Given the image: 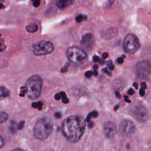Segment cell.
Wrapping results in <instances>:
<instances>
[{"mask_svg": "<svg viewBox=\"0 0 151 151\" xmlns=\"http://www.w3.org/2000/svg\"><path fill=\"white\" fill-rule=\"evenodd\" d=\"M86 129V120L78 115H72L63 122L61 132L63 136L71 142H77L83 136Z\"/></svg>", "mask_w": 151, "mask_h": 151, "instance_id": "obj_1", "label": "cell"}, {"mask_svg": "<svg viewBox=\"0 0 151 151\" xmlns=\"http://www.w3.org/2000/svg\"><path fill=\"white\" fill-rule=\"evenodd\" d=\"M53 130L52 120L48 117L39 119L34 127V134L36 139L43 140L48 137Z\"/></svg>", "mask_w": 151, "mask_h": 151, "instance_id": "obj_2", "label": "cell"}, {"mask_svg": "<svg viewBox=\"0 0 151 151\" xmlns=\"http://www.w3.org/2000/svg\"><path fill=\"white\" fill-rule=\"evenodd\" d=\"M42 86V79L38 75H34L30 77L26 81L27 95L32 100L38 99L41 93Z\"/></svg>", "mask_w": 151, "mask_h": 151, "instance_id": "obj_3", "label": "cell"}, {"mask_svg": "<svg viewBox=\"0 0 151 151\" xmlns=\"http://www.w3.org/2000/svg\"><path fill=\"white\" fill-rule=\"evenodd\" d=\"M66 55L70 62L77 65L83 64L87 58L86 52L78 46L68 48L66 51Z\"/></svg>", "mask_w": 151, "mask_h": 151, "instance_id": "obj_4", "label": "cell"}, {"mask_svg": "<svg viewBox=\"0 0 151 151\" xmlns=\"http://www.w3.org/2000/svg\"><path fill=\"white\" fill-rule=\"evenodd\" d=\"M123 46L126 52L133 54L139 49L140 44L137 37L135 35L129 34L125 37Z\"/></svg>", "mask_w": 151, "mask_h": 151, "instance_id": "obj_5", "label": "cell"}, {"mask_svg": "<svg viewBox=\"0 0 151 151\" xmlns=\"http://www.w3.org/2000/svg\"><path fill=\"white\" fill-rule=\"evenodd\" d=\"M32 50L34 55L40 56L51 53L54 51V45L50 41H41L32 45Z\"/></svg>", "mask_w": 151, "mask_h": 151, "instance_id": "obj_6", "label": "cell"}, {"mask_svg": "<svg viewBox=\"0 0 151 151\" xmlns=\"http://www.w3.org/2000/svg\"><path fill=\"white\" fill-rule=\"evenodd\" d=\"M135 74L139 78L145 79L151 74V62L144 60L139 62L136 66Z\"/></svg>", "mask_w": 151, "mask_h": 151, "instance_id": "obj_7", "label": "cell"}, {"mask_svg": "<svg viewBox=\"0 0 151 151\" xmlns=\"http://www.w3.org/2000/svg\"><path fill=\"white\" fill-rule=\"evenodd\" d=\"M133 116L140 122H145L148 118V111L147 109L141 104L134 105L132 109Z\"/></svg>", "mask_w": 151, "mask_h": 151, "instance_id": "obj_8", "label": "cell"}, {"mask_svg": "<svg viewBox=\"0 0 151 151\" xmlns=\"http://www.w3.org/2000/svg\"><path fill=\"white\" fill-rule=\"evenodd\" d=\"M135 129V126L132 122L124 120L120 124L119 132L122 136L130 137L134 133Z\"/></svg>", "mask_w": 151, "mask_h": 151, "instance_id": "obj_9", "label": "cell"}, {"mask_svg": "<svg viewBox=\"0 0 151 151\" xmlns=\"http://www.w3.org/2000/svg\"><path fill=\"white\" fill-rule=\"evenodd\" d=\"M103 132L106 137L111 138L114 137L116 133L117 129L116 124L111 122H107L104 124Z\"/></svg>", "mask_w": 151, "mask_h": 151, "instance_id": "obj_10", "label": "cell"}, {"mask_svg": "<svg viewBox=\"0 0 151 151\" xmlns=\"http://www.w3.org/2000/svg\"><path fill=\"white\" fill-rule=\"evenodd\" d=\"M81 44L85 49L88 50H91L94 44V38L93 35L90 33L85 34L81 38Z\"/></svg>", "mask_w": 151, "mask_h": 151, "instance_id": "obj_11", "label": "cell"}, {"mask_svg": "<svg viewBox=\"0 0 151 151\" xmlns=\"http://www.w3.org/2000/svg\"><path fill=\"white\" fill-rule=\"evenodd\" d=\"M74 0H55L57 6L60 9H64L71 5Z\"/></svg>", "mask_w": 151, "mask_h": 151, "instance_id": "obj_12", "label": "cell"}, {"mask_svg": "<svg viewBox=\"0 0 151 151\" xmlns=\"http://www.w3.org/2000/svg\"><path fill=\"white\" fill-rule=\"evenodd\" d=\"M117 35V29L116 28H110L107 29L103 34V37L104 38H111Z\"/></svg>", "mask_w": 151, "mask_h": 151, "instance_id": "obj_13", "label": "cell"}, {"mask_svg": "<svg viewBox=\"0 0 151 151\" xmlns=\"http://www.w3.org/2000/svg\"><path fill=\"white\" fill-rule=\"evenodd\" d=\"M25 29L27 32L33 33V32H35L37 31V30L38 29V27L37 24H35L34 22H32V23H30L29 24H28V25H27L25 27Z\"/></svg>", "mask_w": 151, "mask_h": 151, "instance_id": "obj_14", "label": "cell"}, {"mask_svg": "<svg viewBox=\"0 0 151 151\" xmlns=\"http://www.w3.org/2000/svg\"><path fill=\"white\" fill-rule=\"evenodd\" d=\"M9 95V91L4 87H0V100L4 99Z\"/></svg>", "mask_w": 151, "mask_h": 151, "instance_id": "obj_15", "label": "cell"}, {"mask_svg": "<svg viewBox=\"0 0 151 151\" xmlns=\"http://www.w3.org/2000/svg\"><path fill=\"white\" fill-rule=\"evenodd\" d=\"M8 119V114L4 111H0V124L5 122Z\"/></svg>", "mask_w": 151, "mask_h": 151, "instance_id": "obj_16", "label": "cell"}, {"mask_svg": "<svg viewBox=\"0 0 151 151\" xmlns=\"http://www.w3.org/2000/svg\"><path fill=\"white\" fill-rule=\"evenodd\" d=\"M98 114H99V113H98V112L97 111H93L90 112V113L88 114V115L87 116V118L86 119V121L87 122H90L91 118L97 117Z\"/></svg>", "mask_w": 151, "mask_h": 151, "instance_id": "obj_17", "label": "cell"}, {"mask_svg": "<svg viewBox=\"0 0 151 151\" xmlns=\"http://www.w3.org/2000/svg\"><path fill=\"white\" fill-rule=\"evenodd\" d=\"M32 106L34 108H37L39 110H41L42 109V107H43V103L41 101H39L38 102H34L32 103Z\"/></svg>", "mask_w": 151, "mask_h": 151, "instance_id": "obj_18", "label": "cell"}, {"mask_svg": "<svg viewBox=\"0 0 151 151\" xmlns=\"http://www.w3.org/2000/svg\"><path fill=\"white\" fill-rule=\"evenodd\" d=\"M86 19H87V16L82 15V14H79L76 17V21L77 22L80 23V22H82L83 20H86Z\"/></svg>", "mask_w": 151, "mask_h": 151, "instance_id": "obj_19", "label": "cell"}, {"mask_svg": "<svg viewBox=\"0 0 151 151\" xmlns=\"http://www.w3.org/2000/svg\"><path fill=\"white\" fill-rule=\"evenodd\" d=\"M60 94H61V98H62V101H63L64 103H68L69 102V100H68V99L67 97L65 92L61 91V92L60 93Z\"/></svg>", "mask_w": 151, "mask_h": 151, "instance_id": "obj_20", "label": "cell"}, {"mask_svg": "<svg viewBox=\"0 0 151 151\" xmlns=\"http://www.w3.org/2000/svg\"><path fill=\"white\" fill-rule=\"evenodd\" d=\"M27 94V88L25 86L22 87L21 88V91H20V93H19V96L21 97H24L25 94Z\"/></svg>", "mask_w": 151, "mask_h": 151, "instance_id": "obj_21", "label": "cell"}, {"mask_svg": "<svg viewBox=\"0 0 151 151\" xmlns=\"http://www.w3.org/2000/svg\"><path fill=\"white\" fill-rule=\"evenodd\" d=\"M0 37H1V35H0ZM6 45H5V44H4V41L1 39V38H0V52H2V51H4L5 50V48H6Z\"/></svg>", "mask_w": 151, "mask_h": 151, "instance_id": "obj_22", "label": "cell"}, {"mask_svg": "<svg viewBox=\"0 0 151 151\" xmlns=\"http://www.w3.org/2000/svg\"><path fill=\"white\" fill-rule=\"evenodd\" d=\"M31 1L33 6L35 8L38 7L40 5V0H32Z\"/></svg>", "mask_w": 151, "mask_h": 151, "instance_id": "obj_23", "label": "cell"}, {"mask_svg": "<svg viewBox=\"0 0 151 151\" xmlns=\"http://www.w3.org/2000/svg\"><path fill=\"white\" fill-rule=\"evenodd\" d=\"M93 61H94V62H96V63H97V62H100L101 63H103V61H102L98 56H97V55H94V57H93Z\"/></svg>", "mask_w": 151, "mask_h": 151, "instance_id": "obj_24", "label": "cell"}, {"mask_svg": "<svg viewBox=\"0 0 151 151\" xmlns=\"http://www.w3.org/2000/svg\"><path fill=\"white\" fill-rule=\"evenodd\" d=\"M24 124H25V122L24 121H21L20 122V123L18 124V126H17V128L19 130H21L23 129L24 126Z\"/></svg>", "mask_w": 151, "mask_h": 151, "instance_id": "obj_25", "label": "cell"}, {"mask_svg": "<svg viewBox=\"0 0 151 151\" xmlns=\"http://www.w3.org/2000/svg\"><path fill=\"white\" fill-rule=\"evenodd\" d=\"M93 74V72L91 71H87L85 73V76L87 77V78H90L91 77Z\"/></svg>", "mask_w": 151, "mask_h": 151, "instance_id": "obj_26", "label": "cell"}, {"mask_svg": "<svg viewBox=\"0 0 151 151\" xmlns=\"http://www.w3.org/2000/svg\"><path fill=\"white\" fill-rule=\"evenodd\" d=\"M107 66H108V68H109L110 70H113V69H114V65L111 63V62L110 61H109L108 62Z\"/></svg>", "mask_w": 151, "mask_h": 151, "instance_id": "obj_27", "label": "cell"}, {"mask_svg": "<svg viewBox=\"0 0 151 151\" xmlns=\"http://www.w3.org/2000/svg\"><path fill=\"white\" fill-rule=\"evenodd\" d=\"M15 125V122H11V130L12 131V132H15V129L14 128V126Z\"/></svg>", "mask_w": 151, "mask_h": 151, "instance_id": "obj_28", "label": "cell"}, {"mask_svg": "<svg viewBox=\"0 0 151 151\" xmlns=\"http://www.w3.org/2000/svg\"><path fill=\"white\" fill-rule=\"evenodd\" d=\"M68 65H69V64H68V63H67L66 65L61 68V71L62 73H65V72H67V70H68Z\"/></svg>", "mask_w": 151, "mask_h": 151, "instance_id": "obj_29", "label": "cell"}, {"mask_svg": "<svg viewBox=\"0 0 151 151\" xmlns=\"http://www.w3.org/2000/svg\"><path fill=\"white\" fill-rule=\"evenodd\" d=\"M4 145V139L2 137V136H0V149Z\"/></svg>", "mask_w": 151, "mask_h": 151, "instance_id": "obj_30", "label": "cell"}, {"mask_svg": "<svg viewBox=\"0 0 151 151\" xmlns=\"http://www.w3.org/2000/svg\"><path fill=\"white\" fill-rule=\"evenodd\" d=\"M54 97H55V100H59L61 98V96L60 93H57V94H56L55 95Z\"/></svg>", "mask_w": 151, "mask_h": 151, "instance_id": "obj_31", "label": "cell"}, {"mask_svg": "<svg viewBox=\"0 0 151 151\" xmlns=\"http://www.w3.org/2000/svg\"><path fill=\"white\" fill-rule=\"evenodd\" d=\"M139 94H140V96H144V95H145V89H144V88H142L140 90Z\"/></svg>", "mask_w": 151, "mask_h": 151, "instance_id": "obj_32", "label": "cell"}, {"mask_svg": "<svg viewBox=\"0 0 151 151\" xmlns=\"http://www.w3.org/2000/svg\"><path fill=\"white\" fill-rule=\"evenodd\" d=\"M104 73H106L107 74H108V75H109V76H111V73L110 72V71H108V70L106 68H104V69H103V70H102Z\"/></svg>", "mask_w": 151, "mask_h": 151, "instance_id": "obj_33", "label": "cell"}, {"mask_svg": "<svg viewBox=\"0 0 151 151\" xmlns=\"http://www.w3.org/2000/svg\"><path fill=\"white\" fill-rule=\"evenodd\" d=\"M127 93H128V94H129V95H132V94H133L134 93V90L132 89V88H129V90H128V91H127Z\"/></svg>", "mask_w": 151, "mask_h": 151, "instance_id": "obj_34", "label": "cell"}, {"mask_svg": "<svg viewBox=\"0 0 151 151\" xmlns=\"http://www.w3.org/2000/svg\"><path fill=\"white\" fill-rule=\"evenodd\" d=\"M141 87L143 88H144V89H146V88H147V85H146V84L145 82H142V83H141Z\"/></svg>", "mask_w": 151, "mask_h": 151, "instance_id": "obj_35", "label": "cell"}, {"mask_svg": "<svg viewBox=\"0 0 151 151\" xmlns=\"http://www.w3.org/2000/svg\"><path fill=\"white\" fill-rule=\"evenodd\" d=\"M123 61H124V60H123V57H120V58H119L117 59V62H118L119 64L123 63Z\"/></svg>", "mask_w": 151, "mask_h": 151, "instance_id": "obj_36", "label": "cell"}, {"mask_svg": "<svg viewBox=\"0 0 151 151\" xmlns=\"http://www.w3.org/2000/svg\"><path fill=\"white\" fill-rule=\"evenodd\" d=\"M55 116L57 117V118H61V114L59 112H57L55 113Z\"/></svg>", "mask_w": 151, "mask_h": 151, "instance_id": "obj_37", "label": "cell"}, {"mask_svg": "<svg viewBox=\"0 0 151 151\" xmlns=\"http://www.w3.org/2000/svg\"><path fill=\"white\" fill-rule=\"evenodd\" d=\"M108 57H109V54H108L107 52H104V53L102 54V57H103V58H107Z\"/></svg>", "mask_w": 151, "mask_h": 151, "instance_id": "obj_38", "label": "cell"}, {"mask_svg": "<svg viewBox=\"0 0 151 151\" xmlns=\"http://www.w3.org/2000/svg\"><path fill=\"white\" fill-rule=\"evenodd\" d=\"M88 127H90V128H92L93 126H94V123L93 122H88Z\"/></svg>", "mask_w": 151, "mask_h": 151, "instance_id": "obj_39", "label": "cell"}, {"mask_svg": "<svg viewBox=\"0 0 151 151\" xmlns=\"http://www.w3.org/2000/svg\"><path fill=\"white\" fill-rule=\"evenodd\" d=\"M11 151H24V150H22V149H21L17 148V149H14L12 150Z\"/></svg>", "mask_w": 151, "mask_h": 151, "instance_id": "obj_40", "label": "cell"}, {"mask_svg": "<svg viewBox=\"0 0 151 151\" xmlns=\"http://www.w3.org/2000/svg\"><path fill=\"white\" fill-rule=\"evenodd\" d=\"M95 76H97V74H98V72L96 70H94V72H93V73Z\"/></svg>", "mask_w": 151, "mask_h": 151, "instance_id": "obj_41", "label": "cell"}, {"mask_svg": "<svg viewBox=\"0 0 151 151\" xmlns=\"http://www.w3.org/2000/svg\"><path fill=\"white\" fill-rule=\"evenodd\" d=\"M133 86L136 88H137V87H138V85H137V83H133Z\"/></svg>", "mask_w": 151, "mask_h": 151, "instance_id": "obj_42", "label": "cell"}, {"mask_svg": "<svg viewBox=\"0 0 151 151\" xmlns=\"http://www.w3.org/2000/svg\"><path fill=\"white\" fill-rule=\"evenodd\" d=\"M124 99H125L126 101L129 102V103H130V100H129V99H128V98L127 99V96H125V97H124Z\"/></svg>", "mask_w": 151, "mask_h": 151, "instance_id": "obj_43", "label": "cell"}, {"mask_svg": "<svg viewBox=\"0 0 151 151\" xmlns=\"http://www.w3.org/2000/svg\"><path fill=\"white\" fill-rule=\"evenodd\" d=\"M2 8H4V5L2 3L0 2V9Z\"/></svg>", "mask_w": 151, "mask_h": 151, "instance_id": "obj_44", "label": "cell"}, {"mask_svg": "<svg viewBox=\"0 0 151 151\" xmlns=\"http://www.w3.org/2000/svg\"><path fill=\"white\" fill-rule=\"evenodd\" d=\"M93 68H94V70H97V68H98V65L95 64V65L93 66Z\"/></svg>", "mask_w": 151, "mask_h": 151, "instance_id": "obj_45", "label": "cell"}, {"mask_svg": "<svg viewBox=\"0 0 151 151\" xmlns=\"http://www.w3.org/2000/svg\"><path fill=\"white\" fill-rule=\"evenodd\" d=\"M116 96H117V97H120V94H119V93L118 91H117V92L116 93Z\"/></svg>", "mask_w": 151, "mask_h": 151, "instance_id": "obj_46", "label": "cell"}, {"mask_svg": "<svg viewBox=\"0 0 151 151\" xmlns=\"http://www.w3.org/2000/svg\"><path fill=\"white\" fill-rule=\"evenodd\" d=\"M117 108H119V106H116V107L114 108V110H116Z\"/></svg>", "mask_w": 151, "mask_h": 151, "instance_id": "obj_47", "label": "cell"}]
</instances>
